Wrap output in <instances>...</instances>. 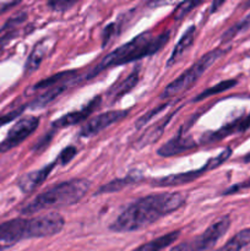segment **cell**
Wrapping results in <instances>:
<instances>
[{
  "label": "cell",
  "mask_w": 250,
  "mask_h": 251,
  "mask_svg": "<svg viewBox=\"0 0 250 251\" xmlns=\"http://www.w3.org/2000/svg\"><path fill=\"white\" fill-rule=\"evenodd\" d=\"M186 203L181 193H161L142 196L127 205L109 225L114 233H132L141 230L171 213L180 210Z\"/></svg>",
  "instance_id": "obj_1"
},
{
  "label": "cell",
  "mask_w": 250,
  "mask_h": 251,
  "mask_svg": "<svg viewBox=\"0 0 250 251\" xmlns=\"http://www.w3.org/2000/svg\"><path fill=\"white\" fill-rule=\"evenodd\" d=\"M65 220L58 212L38 217L14 218L0 225V251H5L27 239L48 238L63 230Z\"/></svg>",
  "instance_id": "obj_2"
},
{
  "label": "cell",
  "mask_w": 250,
  "mask_h": 251,
  "mask_svg": "<svg viewBox=\"0 0 250 251\" xmlns=\"http://www.w3.org/2000/svg\"><path fill=\"white\" fill-rule=\"evenodd\" d=\"M169 31L162 32V33H154L152 29L137 34L136 37L129 41L127 43L118 47L113 51L104 56L92 70L90 71L86 80L93 78L95 76L100 75L102 71L113 66L126 65V64L134 63L140 59L152 56L158 53L169 39Z\"/></svg>",
  "instance_id": "obj_3"
},
{
  "label": "cell",
  "mask_w": 250,
  "mask_h": 251,
  "mask_svg": "<svg viewBox=\"0 0 250 251\" xmlns=\"http://www.w3.org/2000/svg\"><path fill=\"white\" fill-rule=\"evenodd\" d=\"M91 181L86 178H74L61 181L38 194L21 208V215L31 216L53 208H63L80 202L90 191Z\"/></svg>",
  "instance_id": "obj_4"
},
{
  "label": "cell",
  "mask_w": 250,
  "mask_h": 251,
  "mask_svg": "<svg viewBox=\"0 0 250 251\" xmlns=\"http://www.w3.org/2000/svg\"><path fill=\"white\" fill-rule=\"evenodd\" d=\"M227 51V49L216 48L213 49V50H210L206 54H203V55L201 56L199 60H196L188 70H185L181 75H179L175 80L172 81V82L164 88V91L161 93L159 98H163V100L164 98H173L175 97V96L180 95V93L186 92L188 90H190V88L198 82L199 78L207 71V69L210 68L211 65H213L218 59L222 58Z\"/></svg>",
  "instance_id": "obj_5"
},
{
  "label": "cell",
  "mask_w": 250,
  "mask_h": 251,
  "mask_svg": "<svg viewBox=\"0 0 250 251\" xmlns=\"http://www.w3.org/2000/svg\"><path fill=\"white\" fill-rule=\"evenodd\" d=\"M230 154H232V149H230V147H227V149L223 150L220 154L208 159V161L206 162L205 166L201 167V168L184 172V173L171 174V176H162V178L152 179V180L150 181V184H151L153 188H172V186H180L189 183H193V181L200 179L201 176L205 173H207V172L222 166L225 161H228Z\"/></svg>",
  "instance_id": "obj_6"
},
{
  "label": "cell",
  "mask_w": 250,
  "mask_h": 251,
  "mask_svg": "<svg viewBox=\"0 0 250 251\" xmlns=\"http://www.w3.org/2000/svg\"><path fill=\"white\" fill-rule=\"evenodd\" d=\"M230 227V217L223 216L220 220L208 226L198 237L191 238L186 242L180 243L179 245L172 248L169 251H207L212 249L218 240L228 232Z\"/></svg>",
  "instance_id": "obj_7"
},
{
  "label": "cell",
  "mask_w": 250,
  "mask_h": 251,
  "mask_svg": "<svg viewBox=\"0 0 250 251\" xmlns=\"http://www.w3.org/2000/svg\"><path fill=\"white\" fill-rule=\"evenodd\" d=\"M39 119L38 117L28 115L17 120L14 126L9 130L6 137L0 142V153H5L7 151H11L12 149L21 145L27 137L31 136L38 127Z\"/></svg>",
  "instance_id": "obj_8"
},
{
  "label": "cell",
  "mask_w": 250,
  "mask_h": 251,
  "mask_svg": "<svg viewBox=\"0 0 250 251\" xmlns=\"http://www.w3.org/2000/svg\"><path fill=\"white\" fill-rule=\"evenodd\" d=\"M129 113L130 110L124 109L108 110V112L100 113V114L96 115V117L91 118V119L86 122V124L78 131V136L83 137V139H91V137L100 134L103 130L109 127L110 125L115 124V123L126 118Z\"/></svg>",
  "instance_id": "obj_9"
},
{
  "label": "cell",
  "mask_w": 250,
  "mask_h": 251,
  "mask_svg": "<svg viewBox=\"0 0 250 251\" xmlns=\"http://www.w3.org/2000/svg\"><path fill=\"white\" fill-rule=\"evenodd\" d=\"M100 103H102V97H100V96L92 98V100H91L87 104L83 105L81 109L74 110V112H70L68 113V114L63 115V117H60L59 119L54 120V122L51 123V129H65V127H70L73 126V125L86 122V120L92 115V113L100 107Z\"/></svg>",
  "instance_id": "obj_10"
},
{
  "label": "cell",
  "mask_w": 250,
  "mask_h": 251,
  "mask_svg": "<svg viewBox=\"0 0 250 251\" xmlns=\"http://www.w3.org/2000/svg\"><path fill=\"white\" fill-rule=\"evenodd\" d=\"M250 126V114L247 117H240L238 119L233 120V122L228 123L225 126H222L221 129L216 130V131L207 132V134L202 135L201 137V144L208 146V145L217 144V142L222 141L225 137L230 136L233 134H239V132L245 131V130L249 129Z\"/></svg>",
  "instance_id": "obj_11"
},
{
  "label": "cell",
  "mask_w": 250,
  "mask_h": 251,
  "mask_svg": "<svg viewBox=\"0 0 250 251\" xmlns=\"http://www.w3.org/2000/svg\"><path fill=\"white\" fill-rule=\"evenodd\" d=\"M196 146H198V144L193 137L185 135L184 132H180L176 136L172 137L164 145H162L157 151V154L164 157V158H168V157L179 156V154H183L185 152L191 151V150H195Z\"/></svg>",
  "instance_id": "obj_12"
},
{
  "label": "cell",
  "mask_w": 250,
  "mask_h": 251,
  "mask_svg": "<svg viewBox=\"0 0 250 251\" xmlns=\"http://www.w3.org/2000/svg\"><path fill=\"white\" fill-rule=\"evenodd\" d=\"M55 166H58V164L54 161L51 163L47 164V166L42 167L41 169H37V171H32L29 173L24 174L17 180V186H19V189L24 194L33 193L37 188H39L48 179V176H50V173L55 168Z\"/></svg>",
  "instance_id": "obj_13"
},
{
  "label": "cell",
  "mask_w": 250,
  "mask_h": 251,
  "mask_svg": "<svg viewBox=\"0 0 250 251\" xmlns=\"http://www.w3.org/2000/svg\"><path fill=\"white\" fill-rule=\"evenodd\" d=\"M53 46L54 41L50 38H43L34 46L31 54H29L28 58H27L26 64H25V73H26L27 75L38 70L42 61H43L44 58L48 55L49 51L53 48Z\"/></svg>",
  "instance_id": "obj_14"
},
{
  "label": "cell",
  "mask_w": 250,
  "mask_h": 251,
  "mask_svg": "<svg viewBox=\"0 0 250 251\" xmlns=\"http://www.w3.org/2000/svg\"><path fill=\"white\" fill-rule=\"evenodd\" d=\"M76 80L74 81H68V82H63L60 85H56L54 87L48 88V90L44 91L42 95H39L38 97L34 98L31 103H29V107L31 109H42V108H46L47 105H49L50 103H53L59 96L63 95L71 85L75 83Z\"/></svg>",
  "instance_id": "obj_15"
},
{
  "label": "cell",
  "mask_w": 250,
  "mask_h": 251,
  "mask_svg": "<svg viewBox=\"0 0 250 251\" xmlns=\"http://www.w3.org/2000/svg\"><path fill=\"white\" fill-rule=\"evenodd\" d=\"M140 80V74L139 70H134L130 75H127L126 77L123 78V80L118 81L117 83L112 86V87L108 90L107 92V97L112 100V102L114 100H118L119 98H122L123 96L129 93L135 86L139 83Z\"/></svg>",
  "instance_id": "obj_16"
},
{
  "label": "cell",
  "mask_w": 250,
  "mask_h": 251,
  "mask_svg": "<svg viewBox=\"0 0 250 251\" xmlns=\"http://www.w3.org/2000/svg\"><path fill=\"white\" fill-rule=\"evenodd\" d=\"M144 180V176H137L136 173H130L127 174L124 178H117L114 180L109 181V183L104 184V185L100 186L97 191H96L95 195H104V194H114L118 191H122L123 189L127 188L130 185H134V184L141 183Z\"/></svg>",
  "instance_id": "obj_17"
},
{
  "label": "cell",
  "mask_w": 250,
  "mask_h": 251,
  "mask_svg": "<svg viewBox=\"0 0 250 251\" xmlns=\"http://www.w3.org/2000/svg\"><path fill=\"white\" fill-rule=\"evenodd\" d=\"M196 37V27L195 26H189L188 29L184 32L183 36L180 37V39L178 41V43L175 44L174 49L172 50L171 55H169L168 61H167V66H172L174 63L180 59V56L193 46L194 41H195Z\"/></svg>",
  "instance_id": "obj_18"
},
{
  "label": "cell",
  "mask_w": 250,
  "mask_h": 251,
  "mask_svg": "<svg viewBox=\"0 0 250 251\" xmlns=\"http://www.w3.org/2000/svg\"><path fill=\"white\" fill-rule=\"evenodd\" d=\"M172 117H173V113L167 115L164 119L159 120V122H157L153 126H151L149 130H146V132H145V134L137 140L136 144H135L136 149H142V147L147 146V145H151L153 144V142H156L157 140L161 137V135L163 134L164 130H166V126L168 125V123L171 122Z\"/></svg>",
  "instance_id": "obj_19"
},
{
  "label": "cell",
  "mask_w": 250,
  "mask_h": 251,
  "mask_svg": "<svg viewBox=\"0 0 250 251\" xmlns=\"http://www.w3.org/2000/svg\"><path fill=\"white\" fill-rule=\"evenodd\" d=\"M77 77V71L76 70H68V71H61V73L54 74V75L49 76V77L43 78L42 81L37 82L36 85L32 86V92L38 90H48V88L54 87L56 85H60L63 82H68V81H74Z\"/></svg>",
  "instance_id": "obj_20"
},
{
  "label": "cell",
  "mask_w": 250,
  "mask_h": 251,
  "mask_svg": "<svg viewBox=\"0 0 250 251\" xmlns=\"http://www.w3.org/2000/svg\"><path fill=\"white\" fill-rule=\"evenodd\" d=\"M179 235H180V230L167 233V234H163L161 237L156 238V239H152L150 242L145 243V244L140 245L132 251H162L166 248L171 247L175 240H178Z\"/></svg>",
  "instance_id": "obj_21"
},
{
  "label": "cell",
  "mask_w": 250,
  "mask_h": 251,
  "mask_svg": "<svg viewBox=\"0 0 250 251\" xmlns=\"http://www.w3.org/2000/svg\"><path fill=\"white\" fill-rule=\"evenodd\" d=\"M250 244V228L240 230L233 238H230L223 247L215 251H242Z\"/></svg>",
  "instance_id": "obj_22"
},
{
  "label": "cell",
  "mask_w": 250,
  "mask_h": 251,
  "mask_svg": "<svg viewBox=\"0 0 250 251\" xmlns=\"http://www.w3.org/2000/svg\"><path fill=\"white\" fill-rule=\"evenodd\" d=\"M238 83L237 80H234V78H230V80H225V81H221V82H218L217 85L215 86H211V87L206 88L203 92L199 93L198 96H196L195 98L193 100V102H200V100H205V98H208L211 97V96H215V95H218V93H222L225 92V91L229 90V88H233L235 85Z\"/></svg>",
  "instance_id": "obj_23"
},
{
  "label": "cell",
  "mask_w": 250,
  "mask_h": 251,
  "mask_svg": "<svg viewBox=\"0 0 250 251\" xmlns=\"http://www.w3.org/2000/svg\"><path fill=\"white\" fill-rule=\"evenodd\" d=\"M249 29H250V12L247 15V16L243 17L239 22H237L234 26L228 28L227 31L222 34L221 41H222V43H227V42L232 41L233 38H235L238 34L244 33V32L249 31Z\"/></svg>",
  "instance_id": "obj_24"
},
{
  "label": "cell",
  "mask_w": 250,
  "mask_h": 251,
  "mask_svg": "<svg viewBox=\"0 0 250 251\" xmlns=\"http://www.w3.org/2000/svg\"><path fill=\"white\" fill-rule=\"evenodd\" d=\"M77 152L78 150L76 149L75 146H73V145H71V146L65 147V149L59 153L58 158L55 159L56 164H59V166H66V164H69L71 161H73L74 157L77 154Z\"/></svg>",
  "instance_id": "obj_25"
},
{
  "label": "cell",
  "mask_w": 250,
  "mask_h": 251,
  "mask_svg": "<svg viewBox=\"0 0 250 251\" xmlns=\"http://www.w3.org/2000/svg\"><path fill=\"white\" fill-rule=\"evenodd\" d=\"M202 4L201 1H185L181 2L178 7L175 9V14H174V19L175 20H180L183 17H185L191 10H194L195 7L200 6Z\"/></svg>",
  "instance_id": "obj_26"
},
{
  "label": "cell",
  "mask_w": 250,
  "mask_h": 251,
  "mask_svg": "<svg viewBox=\"0 0 250 251\" xmlns=\"http://www.w3.org/2000/svg\"><path fill=\"white\" fill-rule=\"evenodd\" d=\"M26 17H27L26 12H20V14L15 15L14 17H11V19L4 25V27L1 28V32H4V33H9V32L16 31V27L19 26V25H21L22 22L26 20Z\"/></svg>",
  "instance_id": "obj_27"
},
{
  "label": "cell",
  "mask_w": 250,
  "mask_h": 251,
  "mask_svg": "<svg viewBox=\"0 0 250 251\" xmlns=\"http://www.w3.org/2000/svg\"><path fill=\"white\" fill-rule=\"evenodd\" d=\"M54 131H55V130L51 129V131L47 132V134L44 135V136H42L41 139H39V141L37 142V144L33 146V152H34V153H42V152L46 151V150L48 149V146H49V145H50V142L53 141Z\"/></svg>",
  "instance_id": "obj_28"
},
{
  "label": "cell",
  "mask_w": 250,
  "mask_h": 251,
  "mask_svg": "<svg viewBox=\"0 0 250 251\" xmlns=\"http://www.w3.org/2000/svg\"><path fill=\"white\" fill-rule=\"evenodd\" d=\"M76 2L75 1H61V0H55V1H48L47 2V6L49 7L50 10L56 12H65L68 10H70L71 7L75 6Z\"/></svg>",
  "instance_id": "obj_29"
},
{
  "label": "cell",
  "mask_w": 250,
  "mask_h": 251,
  "mask_svg": "<svg viewBox=\"0 0 250 251\" xmlns=\"http://www.w3.org/2000/svg\"><path fill=\"white\" fill-rule=\"evenodd\" d=\"M168 104H169V103H164V104L159 105V107H157L156 109H152L151 112H149L147 114H145L144 117L140 118V119L136 122V124H135V125H136L137 129H141L142 126H145V125H146L147 123H149L150 120L152 119V118H154L157 114H158V113H161L162 110H163L164 108H166Z\"/></svg>",
  "instance_id": "obj_30"
},
{
  "label": "cell",
  "mask_w": 250,
  "mask_h": 251,
  "mask_svg": "<svg viewBox=\"0 0 250 251\" xmlns=\"http://www.w3.org/2000/svg\"><path fill=\"white\" fill-rule=\"evenodd\" d=\"M24 110H25V107H21V108H19V109H15V110H12V112L7 113V114L0 115V127L4 126V125H6V124H9V123H11L12 120H15L16 118H19L20 115L24 113Z\"/></svg>",
  "instance_id": "obj_31"
},
{
  "label": "cell",
  "mask_w": 250,
  "mask_h": 251,
  "mask_svg": "<svg viewBox=\"0 0 250 251\" xmlns=\"http://www.w3.org/2000/svg\"><path fill=\"white\" fill-rule=\"evenodd\" d=\"M250 188V178L247 179V180L242 181V183H238L234 184V185L229 186L228 189H225V191L222 193V195L227 196V195H233L235 193H239V191L245 190V189H249Z\"/></svg>",
  "instance_id": "obj_32"
},
{
  "label": "cell",
  "mask_w": 250,
  "mask_h": 251,
  "mask_svg": "<svg viewBox=\"0 0 250 251\" xmlns=\"http://www.w3.org/2000/svg\"><path fill=\"white\" fill-rule=\"evenodd\" d=\"M20 4V1H10V2H0V14H4L5 11H7L11 7L17 6Z\"/></svg>",
  "instance_id": "obj_33"
},
{
  "label": "cell",
  "mask_w": 250,
  "mask_h": 251,
  "mask_svg": "<svg viewBox=\"0 0 250 251\" xmlns=\"http://www.w3.org/2000/svg\"><path fill=\"white\" fill-rule=\"evenodd\" d=\"M221 5H223V1L213 2V4H212V7H211V12H215V11H217V7H218V6H221Z\"/></svg>",
  "instance_id": "obj_34"
},
{
  "label": "cell",
  "mask_w": 250,
  "mask_h": 251,
  "mask_svg": "<svg viewBox=\"0 0 250 251\" xmlns=\"http://www.w3.org/2000/svg\"><path fill=\"white\" fill-rule=\"evenodd\" d=\"M243 162H245V163H250V153L245 154V156L243 157Z\"/></svg>",
  "instance_id": "obj_35"
}]
</instances>
